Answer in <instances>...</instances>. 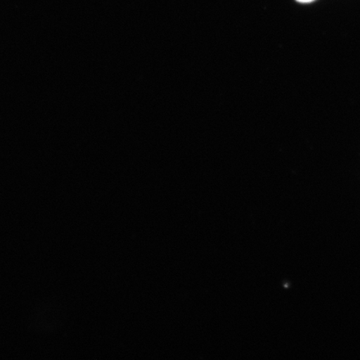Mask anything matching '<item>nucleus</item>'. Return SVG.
Here are the masks:
<instances>
[{
  "mask_svg": "<svg viewBox=\"0 0 360 360\" xmlns=\"http://www.w3.org/2000/svg\"><path fill=\"white\" fill-rule=\"evenodd\" d=\"M297 1L300 3H309L314 1V0H297Z\"/></svg>",
  "mask_w": 360,
  "mask_h": 360,
  "instance_id": "obj_1",
  "label": "nucleus"
}]
</instances>
